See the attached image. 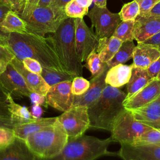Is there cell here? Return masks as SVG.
Returning a JSON list of instances; mask_svg holds the SVG:
<instances>
[{"mask_svg":"<svg viewBox=\"0 0 160 160\" xmlns=\"http://www.w3.org/2000/svg\"><path fill=\"white\" fill-rule=\"evenodd\" d=\"M32 102V104H39L40 106H47L46 103V97L45 96L41 95L39 94L32 92L29 97Z\"/></svg>","mask_w":160,"mask_h":160,"instance_id":"cell-43","label":"cell"},{"mask_svg":"<svg viewBox=\"0 0 160 160\" xmlns=\"http://www.w3.org/2000/svg\"><path fill=\"white\" fill-rule=\"evenodd\" d=\"M160 96V81L152 79L145 87L129 99L124 101L126 109L142 107Z\"/></svg>","mask_w":160,"mask_h":160,"instance_id":"cell-18","label":"cell"},{"mask_svg":"<svg viewBox=\"0 0 160 160\" xmlns=\"http://www.w3.org/2000/svg\"><path fill=\"white\" fill-rule=\"evenodd\" d=\"M57 118L68 139L81 136L89 128L88 108L86 106H72Z\"/></svg>","mask_w":160,"mask_h":160,"instance_id":"cell-8","label":"cell"},{"mask_svg":"<svg viewBox=\"0 0 160 160\" xmlns=\"http://www.w3.org/2000/svg\"><path fill=\"white\" fill-rule=\"evenodd\" d=\"M121 148L117 155L123 160H160V146L146 144L132 146L120 144Z\"/></svg>","mask_w":160,"mask_h":160,"instance_id":"cell-13","label":"cell"},{"mask_svg":"<svg viewBox=\"0 0 160 160\" xmlns=\"http://www.w3.org/2000/svg\"><path fill=\"white\" fill-rule=\"evenodd\" d=\"M151 129V127L136 121L131 112L125 109L113 124L111 138L120 144H132L139 136Z\"/></svg>","mask_w":160,"mask_h":160,"instance_id":"cell-7","label":"cell"},{"mask_svg":"<svg viewBox=\"0 0 160 160\" xmlns=\"http://www.w3.org/2000/svg\"><path fill=\"white\" fill-rule=\"evenodd\" d=\"M121 21L136 19L139 14V6L136 0L124 4L119 12Z\"/></svg>","mask_w":160,"mask_h":160,"instance_id":"cell-32","label":"cell"},{"mask_svg":"<svg viewBox=\"0 0 160 160\" xmlns=\"http://www.w3.org/2000/svg\"><path fill=\"white\" fill-rule=\"evenodd\" d=\"M76 2L82 7L89 8L91 5L93 0H76Z\"/></svg>","mask_w":160,"mask_h":160,"instance_id":"cell-50","label":"cell"},{"mask_svg":"<svg viewBox=\"0 0 160 160\" xmlns=\"http://www.w3.org/2000/svg\"><path fill=\"white\" fill-rule=\"evenodd\" d=\"M25 0H0L1 2L6 4L11 11L16 12L18 14L21 11Z\"/></svg>","mask_w":160,"mask_h":160,"instance_id":"cell-42","label":"cell"},{"mask_svg":"<svg viewBox=\"0 0 160 160\" xmlns=\"http://www.w3.org/2000/svg\"><path fill=\"white\" fill-rule=\"evenodd\" d=\"M134 48L135 45L133 41H124L112 58L106 62L108 67L110 68L118 64H124L132 58Z\"/></svg>","mask_w":160,"mask_h":160,"instance_id":"cell-28","label":"cell"},{"mask_svg":"<svg viewBox=\"0 0 160 160\" xmlns=\"http://www.w3.org/2000/svg\"><path fill=\"white\" fill-rule=\"evenodd\" d=\"M41 75L50 87L62 82L72 81L73 79L76 77V75L64 70H58L44 67H42Z\"/></svg>","mask_w":160,"mask_h":160,"instance_id":"cell-27","label":"cell"},{"mask_svg":"<svg viewBox=\"0 0 160 160\" xmlns=\"http://www.w3.org/2000/svg\"><path fill=\"white\" fill-rule=\"evenodd\" d=\"M144 15L160 16V1L159 2H158L148 13L144 14Z\"/></svg>","mask_w":160,"mask_h":160,"instance_id":"cell-49","label":"cell"},{"mask_svg":"<svg viewBox=\"0 0 160 160\" xmlns=\"http://www.w3.org/2000/svg\"><path fill=\"white\" fill-rule=\"evenodd\" d=\"M68 17L65 11L51 6H38L26 20L28 33L44 36L48 33H54L61 23Z\"/></svg>","mask_w":160,"mask_h":160,"instance_id":"cell-6","label":"cell"},{"mask_svg":"<svg viewBox=\"0 0 160 160\" xmlns=\"http://www.w3.org/2000/svg\"><path fill=\"white\" fill-rule=\"evenodd\" d=\"M10 11H11V9L6 4L0 1V22H1L7 13Z\"/></svg>","mask_w":160,"mask_h":160,"instance_id":"cell-48","label":"cell"},{"mask_svg":"<svg viewBox=\"0 0 160 160\" xmlns=\"http://www.w3.org/2000/svg\"><path fill=\"white\" fill-rule=\"evenodd\" d=\"M160 32V16L138 15L134 27V37L138 43L142 42Z\"/></svg>","mask_w":160,"mask_h":160,"instance_id":"cell-14","label":"cell"},{"mask_svg":"<svg viewBox=\"0 0 160 160\" xmlns=\"http://www.w3.org/2000/svg\"><path fill=\"white\" fill-rule=\"evenodd\" d=\"M129 160H138V159H129Z\"/></svg>","mask_w":160,"mask_h":160,"instance_id":"cell-55","label":"cell"},{"mask_svg":"<svg viewBox=\"0 0 160 160\" xmlns=\"http://www.w3.org/2000/svg\"><path fill=\"white\" fill-rule=\"evenodd\" d=\"M0 32L4 34L11 32L27 33L26 22L16 12L10 11L0 22Z\"/></svg>","mask_w":160,"mask_h":160,"instance_id":"cell-24","label":"cell"},{"mask_svg":"<svg viewBox=\"0 0 160 160\" xmlns=\"http://www.w3.org/2000/svg\"><path fill=\"white\" fill-rule=\"evenodd\" d=\"M30 112L31 116L34 119H39V118H41V116L42 114V109L40 105L33 104V105L31 107Z\"/></svg>","mask_w":160,"mask_h":160,"instance_id":"cell-45","label":"cell"},{"mask_svg":"<svg viewBox=\"0 0 160 160\" xmlns=\"http://www.w3.org/2000/svg\"><path fill=\"white\" fill-rule=\"evenodd\" d=\"M87 15L99 39L112 36L121 20L119 13H112L106 7L101 8L95 5Z\"/></svg>","mask_w":160,"mask_h":160,"instance_id":"cell-9","label":"cell"},{"mask_svg":"<svg viewBox=\"0 0 160 160\" xmlns=\"http://www.w3.org/2000/svg\"><path fill=\"white\" fill-rule=\"evenodd\" d=\"M122 42L121 40L113 36L99 39L96 52L101 60L103 62H108L118 52Z\"/></svg>","mask_w":160,"mask_h":160,"instance_id":"cell-25","label":"cell"},{"mask_svg":"<svg viewBox=\"0 0 160 160\" xmlns=\"http://www.w3.org/2000/svg\"><path fill=\"white\" fill-rule=\"evenodd\" d=\"M108 69L92 78L89 81L90 86L87 91L81 95L74 96L73 106H82L88 108L99 99L108 85L105 81V78Z\"/></svg>","mask_w":160,"mask_h":160,"instance_id":"cell-15","label":"cell"},{"mask_svg":"<svg viewBox=\"0 0 160 160\" xmlns=\"http://www.w3.org/2000/svg\"><path fill=\"white\" fill-rule=\"evenodd\" d=\"M8 101L11 119L15 124L26 123L35 119L27 108L17 104L14 101V98L11 94L8 95Z\"/></svg>","mask_w":160,"mask_h":160,"instance_id":"cell-26","label":"cell"},{"mask_svg":"<svg viewBox=\"0 0 160 160\" xmlns=\"http://www.w3.org/2000/svg\"><path fill=\"white\" fill-rule=\"evenodd\" d=\"M15 57L14 54L8 46L0 44V74L6 70Z\"/></svg>","mask_w":160,"mask_h":160,"instance_id":"cell-34","label":"cell"},{"mask_svg":"<svg viewBox=\"0 0 160 160\" xmlns=\"http://www.w3.org/2000/svg\"><path fill=\"white\" fill-rule=\"evenodd\" d=\"M139 6V14L144 15L148 13L160 0H136Z\"/></svg>","mask_w":160,"mask_h":160,"instance_id":"cell-40","label":"cell"},{"mask_svg":"<svg viewBox=\"0 0 160 160\" xmlns=\"http://www.w3.org/2000/svg\"><path fill=\"white\" fill-rule=\"evenodd\" d=\"M154 144L160 146V128H152L139 136L133 142L132 146Z\"/></svg>","mask_w":160,"mask_h":160,"instance_id":"cell-31","label":"cell"},{"mask_svg":"<svg viewBox=\"0 0 160 160\" xmlns=\"http://www.w3.org/2000/svg\"><path fill=\"white\" fill-rule=\"evenodd\" d=\"M52 37L63 69L76 76H82L84 66L76 51L74 19H66Z\"/></svg>","mask_w":160,"mask_h":160,"instance_id":"cell-3","label":"cell"},{"mask_svg":"<svg viewBox=\"0 0 160 160\" xmlns=\"http://www.w3.org/2000/svg\"><path fill=\"white\" fill-rule=\"evenodd\" d=\"M147 71L152 79L160 81V57L147 68Z\"/></svg>","mask_w":160,"mask_h":160,"instance_id":"cell-41","label":"cell"},{"mask_svg":"<svg viewBox=\"0 0 160 160\" xmlns=\"http://www.w3.org/2000/svg\"><path fill=\"white\" fill-rule=\"evenodd\" d=\"M25 141L36 156L47 159L61 152L68 141V136L57 120L54 124L30 134Z\"/></svg>","mask_w":160,"mask_h":160,"instance_id":"cell-5","label":"cell"},{"mask_svg":"<svg viewBox=\"0 0 160 160\" xmlns=\"http://www.w3.org/2000/svg\"><path fill=\"white\" fill-rule=\"evenodd\" d=\"M75 23V42L81 61H85L89 54L96 51L99 39L86 25L83 18H74Z\"/></svg>","mask_w":160,"mask_h":160,"instance_id":"cell-10","label":"cell"},{"mask_svg":"<svg viewBox=\"0 0 160 160\" xmlns=\"http://www.w3.org/2000/svg\"><path fill=\"white\" fill-rule=\"evenodd\" d=\"M94 5L101 8L106 7L107 0H93Z\"/></svg>","mask_w":160,"mask_h":160,"instance_id":"cell-52","label":"cell"},{"mask_svg":"<svg viewBox=\"0 0 160 160\" xmlns=\"http://www.w3.org/2000/svg\"><path fill=\"white\" fill-rule=\"evenodd\" d=\"M126 96L119 88L107 85L99 99L88 107L89 128L111 132L114 121L125 109Z\"/></svg>","mask_w":160,"mask_h":160,"instance_id":"cell-2","label":"cell"},{"mask_svg":"<svg viewBox=\"0 0 160 160\" xmlns=\"http://www.w3.org/2000/svg\"><path fill=\"white\" fill-rule=\"evenodd\" d=\"M66 15L71 18H83L89 12V8L80 6L76 0H72L68 2L64 9Z\"/></svg>","mask_w":160,"mask_h":160,"instance_id":"cell-33","label":"cell"},{"mask_svg":"<svg viewBox=\"0 0 160 160\" xmlns=\"http://www.w3.org/2000/svg\"><path fill=\"white\" fill-rule=\"evenodd\" d=\"M142 42L146 44L156 45L160 48V32L154 34V36L149 38V39H148L147 40H146Z\"/></svg>","mask_w":160,"mask_h":160,"instance_id":"cell-46","label":"cell"},{"mask_svg":"<svg viewBox=\"0 0 160 160\" xmlns=\"http://www.w3.org/2000/svg\"><path fill=\"white\" fill-rule=\"evenodd\" d=\"M90 86V82L82 76H76L72 81L71 92L74 96H79L87 91Z\"/></svg>","mask_w":160,"mask_h":160,"instance_id":"cell-35","label":"cell"},{"mask_svg":"<svg viewBox=\"0 0 160 160\" xmlns=\"http://www.w3.org/2000/svg\"><path fill=\"white\" fill-rule=\"evenodd\" d=\"M71 1L72 0H52L50 6L56 9L64 11L66 4Z\"/></svg>","mask_w":160,"mask_h":160,"instance_id":"cell-44","label":"cell"},{"mask_svg":"<svg viewBox=\"0 0 160 160\" xmlns=\"http://www.w3.org/2000/svg\"><path fill=\"white\" fill-rule=\"evenodd\" d=\"M14 68L22 75L28 88L33 92L46 96L50 86L44 81L41 74L32 72L24 68L21 61L17 58L11 62Z\"/></svg>","mask_w":160,"mask_h":160,"instance_id":"cell-19","label":"cell"},{"mask_svg":"<svg viewBox=\"0 0 160 160\" xmlns=\"http://www.w3.org/2000/svg\"><path fill=\"white\" fill-rule=\"evenodd\" d=\"M132 64H118L110 68L107 71L105 81L108 85L119 88L127 84L131 77Z\"/></svg>","mask_w":160,"mask_h":160,"instance_id":"cell-23","label":"cell"},{"mask_svg":"<svg viewBox=\"0 0 160 160\" xmlns=\"http://www.w3.org/2000/svg\"><path fill=\"white\" fill-rule=\"evenodd\" d=\"M34 160H47V159H44V158H40V157L36 156V159Z\"/></svg>","mask_w":160,"mask_h":160,"instance_id":"cell-54","label":"cell"},{"mask_svg":"<svg viewBox=\"0 0 160 160\" xmlns=\"http://www.w3.org/2000/svg\"><path fill=\"white\" fill-rule=\"evenodd\" d=\"M39 0H25L24 6L18 15L24 20L27 19L38 6Z\"/></svg>","mask_w":160,"mask_h":160,"instance_id":"cell-37","label":"cell"},{"mask_svg":"<svg viewBox=\"0 0 160 160\" xmlns=\"http://www.w3.org/2000/svg\"><path fill=\"white\" fill-rule=\"evenodd\" d=\"M0 44L5 46H8V34H4L0 32Z\"/></svg>","mask_w":160,"mask_h":160,"instance_id":"cell-51","label":"cell"},{"mask_svg":"<svg viewBox=\"0 0 160 160\" xmlns=\"http://www.w3.org/2000/svg\"><path fill=\"white\" fill-rule=\"evenodd\" d=\"M0 83L12 97H29L32 92L28 88L22 75L11 63L0 74Z\"/></svg>","mask_w":160,"mask_h":160,"instance_id":"cell-12","label":"cell"},{"mask_svg":"<svg viewBox=\"0 0 160 160\" xmlns=\"http://www.w3.org/2000/svg\"><path fill=\"white\" fill-rule=\"evenodd\" d=\"M36 158L25 140L17 137L10 144L0 146V160H34Z\"/></svg>","mask_w":160,"mask_h":160,"instance_id":"cell-16","label":"cell"},{"mask_svg":"<svg viewBox=\"0 0 160 160\" xmlns=\"http://www.w3.org/2000/svg\"><path fill=\"white\" fill-rule=\"evenodd\" d=\"M52 1V0H39L38 3V6H40V7L49 6Z\"/></svg>","mask_w":160,"mask_h":160,"instance_id":"cell-53","label":"cell"},{"mask_svg":"<svg viewBox=\"0 0 160 160\" xmlns=\"http://www.w3.org/2000/svg\"><path fill=\"white\" fill-rule=\"evenodd\" d=\"M9 94L0 83V118L11 119V115L9 109Z\"/></svg>","mask_w":160,"mask_h":160,"instance_id":"cell-36","label":"cell"},{"mask_svg":"<svg viewBox=\"0 0 160 160\" xmlns=\"http://www.w3.org/2000/svg\"><path fill=\"white\" fill-rule=\"evenodd\" d=\"M152 78L149 75L147 69L136 67L132 64L131 77L127 84V94L125 101H127L145 87Z\"/></svg>","mask_w":160,"mask_h":160,"instance_id":"cell-21","label":"cell"},{"mask_svg":"<svg viewBox=\"0 0 160 160\" xmlns=\"http://www.w3.org/2000/svg\"><path fill=\"white\" fill-rule=\"evenodd\" d=\"M15 125H16L15 123L12 119L0 118V127L13 129Z\"/></svg>","mask_w":160,"mask_h":160,"instance_id":"cell-47","label":"cell"},{"mask_svg":"<svg viewBox=\"0 0 160 160\" xmlns=\"http://www.w3.org/2000/svg\"><path fill=\"white\" fill-rule=\"evenodd\" d=\"M71 83L72 81H68L51 86L45 96L47 106L61 112L70 109L74 97L71 92Z\"/></svg>","mask_w":160,"mask_h":160,"instance_id":"cell-11","label":"cell"},{"mask_svg":"<svg viewBox=\"0 0 160 160\" xmlns=\"http://www.w3.org/2000/svg\"><path fill=\"white\" fill-rule=\"evenodd\" d=\"M15 138L16 136L12 129L0 127V146L10 144Z\"/></svg>","mask_w":160,"mask_h":160,"instance_id":"cell-39","label":"cell"},{"mask_svg":"<svg viewBox=\"0 0 160 160\" xmlns=\"http://www.w3.org/2000/svg\"><path fill=\"white\" fill-rule=\"evenodd\" d=\"M84 65L91 73L92 78L96 76L108 69H109L106 62H103L96 51H92L86 59Z\"/></svg>","mask_w":160,"mask_h":160,"instance_id":"cell-29","label":"cell"},{"mask_svg":"<svg viewBox=\"0 0 160 160\" xmlns=\"http://www.w3.org/2000/svg\"><path fill=\"white\" fill-rule=\"evenodd\" d=\"M8 46L20 61L31 58L42 67L65 71L59 60L52 36H41L31 33L11 32L8 34Z\"/></svg>","mask_w":160,"mask_h":160,"instance_id":"cell-1","label":"cell"},{"mask_svg":"<svg viewBox=\"0 0 160 160\" xmlns=\"http://www.w3.org/2000/svg\"><path fill=\"white\" fill-rule=\"evenodd\" d=\"M160 57V48L156 45L138 43L132 54V64L140 68H147Z\"/></svg>","mask_w":160,"mask_h":160,"instance_id":"cell-20","label":"cell"},{"mask_svg":"<svg viewBox=\"0 0 160 160\" xmlns=\"http://www.w3.org/2000/svg\"><path fill=\"white\" fill-rule=\"evenodd\" d=\"M135 19L122 21L116 28L113 36L121 40L122 42L126 41H133L134 27Z\"/></svg>","mask_w":160,"mask_h":160,"instance_id":"cell-30","label":"cell"},{"mask_svg":"<svg viewBox=\"0 0 160 160\" xmlns=\"http://www.w3.org/2000/svg\"><path fill=\"white\" fill-rule=\"evenodd\" d=\"M21 62L24 68L28 71L38 74H41L42 66L38 61L31 58H24Z\"/></svg>","mask_w":160,"mask_h":160,"instance_id":"cell-38","label":"cell"},{"mask_svg":"<svg viewBox=\"0 0 160 160\" xmlns=\"http://www.w3.org/2000/svg\"><path fill=\"white\" fill-rule=\"evenodd\" d=\"M128 110L136 121L152 128H160V96L142 107Z\"/></svg>","mask_w":160,"mask_h":160,"instance_id":"cell-17","label":"cell"},{"mask_svg":"<svg viewBox=\"0 0 160 160\" xmlns=\"http://www.w3.org/2000/svg\"><path fill=\"white\" fill-rule=\"evenodd\" d=\"M112 142L111 137L100 139L84 134L78 138L68 139L61 152L47 160H95L104 155H117V153L108 150Z\"/></svg>","mask_w":160,"mask_h":160,"instance_id":"cell-4","label":"cell"},{"mask_svg":"<svg viewBox=\"0 0 160 160\" xmlns=\"http://www.w3.org/2000/svg\"><path fill=\"white\" fill-rule=\"evenodd\" d=\"M57 120V117L35 119L26 123L16 124L13 130L16 137L25 140L30 134L54 124Z\"/></svg>","mask_w":160,"mask_h":160,"instance_id":"cell-22","label":"cell"}]
</instances>
